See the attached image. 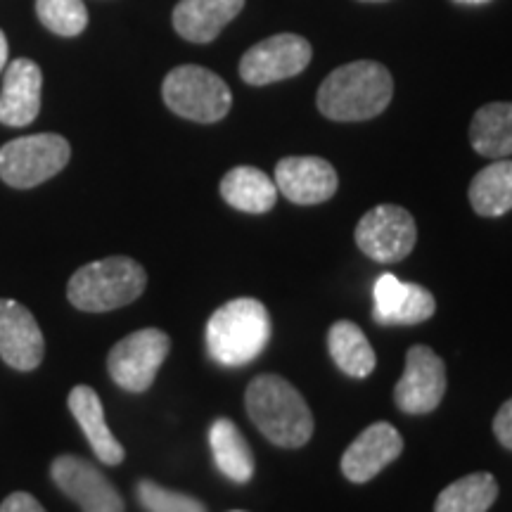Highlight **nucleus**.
<instances>
[{
  "label": "nucleus",
  "instance_id": "obj_1",
  "mask_svg": "<svg viewBox=\"0 0 512 512\" xmlns=\"http://www.w3.org/2000/svg\"><path fill=\"white\" fill-rule=\"evenodd\" d=\"M392 95V74L380 62L358 60L320 83L318 110L332 121H366L387 110Z\"/></svg>",
  "mask_w": 512,
  "mask_h": 512
},
{
  "label": "nucleus",
  "instance_id": "obj_2",
  "mask_svg": "<svg viewBox=\"0 0 512 512\" xmlns=\"http://www.w3.org/2000/svg\"><path fill=\"white\" fill-rule=\"evenodd\" d=\"M247 415L275 446L299 448L313 437V415L297 387L280 375H259L249 382Z\"/></svg>",
  "mask_w": 512,
  "mask_h": 512
},
{
  "label": "nucleus",
  "instance_id": "obj_3",
  "mask_svg": "<svg viewBox=\"0 0 512 512\" xmlns=\"http://www.w3.org/2000/svg\"><path fill=\"white\" fill-rule=\"evenodd\" d=\"M271 342V316L259 299L240 297L214 311L207 323V349L219 366L240 368Z\"/></svg>",
  "mask_w": 512,
  "mask_h": 512
},
{
  "label": "nucleus",
  "instance_id": "obj_4",
  "mask_svg": "<svg viewBox=\"0 0 512 512\" xmlns=\"http://www.w3.org/2000/svg\"><path fill=\"white\" fill-rule=\"evenodd\" d=\"M147 273L128 256H110L81 266L67 285V297L76 309L105 313L133 304L143 294Z\"/></svg>",
  "mask_w": 512,
  "mask_h": 512
},
{
  "label": "nucleus",
  "instance_id": "obj_5",
  "mask_svg": "<svg viewBox=\"0 0 512 512\" xmlns=\"http://www.w3.org/2000/svg\"><path fill=\"white\" fill-rule=\"evenodd\" d=\"M162 95L171 112L197 124L221 121L233 105V95L226 81L219 74L195 67V64H183L166 74Z\"/></svg>",
  "mask_w": 512,
  "mask_h": 512
},
{
  "label": "nucleus",
  "instance_id": "obj_6",
  "mask_svg": "<svg viewBox=\"0 0 512 512\" xmlns=\"http://www.w3.org/2000/svg\"><path fill=\"white\" fill-rule=\"evenodd\" d=\"M69 157L72 147L57 133L10 140L0 147V178L19 190L36 188L60 174Z\"/></svg>",
  "mask_w": 512,
  "mask_h": 512
},
{
  "label": "nucleus",
  "instance_id": "obj_7",
  "mask_svg": "<svg viewBox=\"0 0 512 512\" xmlns=\"http://www.w3.org/2000/svg\"><path fill=\"white\" fill-rule=\"evenodd\" d=\"M171 351V337L157 328H143L117 342L107 356L114 384L126 392H147Z\"/></svg>",
  "mask_w": 512,
  "mask_h": 512
},
{
  "label": "nucleus",
  "instance_id": "obj_8",
  "mask_svg": "<svg viewBox=\"0 0 512 512\" xmlns=\"http://www.w3.org/2000/svg\"><path fill=\"white\" fill-rule=\"evenodd\" d=\"M418 240L415 219L396 204H380L363 214L356 226V245L380 264H396L413 252Z\"/></svg>",
  "mask_w": 512,
  "mask_h": 512
},
{
  "label": "nucleus",
  "instance_id": "obj_9",
  "mask_svg": "<svg viewBox=\"0 0 512 512\" xmlns=\"http://www.w3.org/2000/svg\"><path fill=\"white\" fill-rule=\"evenodd\" d=\"M311 55V43L297 34L264 38L242 55L240 76L249 86H268V83L292 79L309 67Z\"/></svg>",
  "mask_w": 512,
  "mask_h": 512
},
{
  "label": "nucleus",
  "instance_id": "obj_10",
  "mask_svg": "<svg viewBox=\"0 0 512 512\" xmlns=\"http://www.w3.org/2000/svg\"><path fill=\"white\" fill-rule=\"evenodd\" d=\"M446 394V366L425 344L408 349L406 370L394 389L399 411L408 415L432 413Z\"/></svg>",
  "mask_w": 512,
  "mask_h": 512
},
{
  "label": "nucleus",
  "instance_id": "obj_11",
  "mask_svg": "<svg viewBox=\"0 0 512 512\" xmlns=\"http://www.w3.org/2000/svg\"><path fill=\"white\" fill-rule=\"evenodd\" d=\"M50 475L62 494L79 503L83 512H124V498L114 484L88 460L60 456L50 465Z\"/></svg>",
  "mask_w": 512,
  "mask_h": 512
},
{
  "label": "nucleus",
  "instance_id": "obj_12",
  "mask_svg": "<svg viewBox=\"0 0 512 512\" xmlns=\"http://www.w3.org/2000/svg\"><path fill=\"white\" fill-rule=\"evenodd\" d=\"M403 453V437L389 422H373L342 456V472L349 482L366 484L380 475L387 465H392Z\"/></svg>",
  "mask_w": 512,
  "mask_h": 512
},
{
  "label": "nucleus",
  "instance_id": "obj_13",
  "mask_svg": "<svg viewBox=\"0 0 512 512\" xmlns=\"http://www.w3.org/2000/svg\"><path fill=\"white\" fill-rule=\"evenodd\" d=\"M275 185L280 195L302 207L328 202L337 192L335 166L320 157H285L275 166Z\"/></svg>",
  "mask_w": 512,
  "mask_h": 512
},
{
  "label": "nucleus",
  "instance_id": "obj_14",
  "mask_svg": "<svg viewBox=\"0 0 512 512\" xmlns=\"http://www.w3.org/2000/svg\"><path fill=\"white\" fill-rule=\"evenodd\" d=\"M373 318L380 325H418L437 311L432 292L422 285L403 283L392 273H384L373 287Z\"/></svg>",
  "mask_w": 512,
  "mask_h": 512
},
{
  "label": "nucleus",
  "instance_id": "obj_15",
  "mask_svg": "<svg viewBox=\"0 0 512 512\" xmlns=\"http://www.w3.org/2000/svg\"><path fill=\"white\" fill-rule=\"evenodd\" d=\"M46 342L27 306L0 299V358L15 370L41 366Z\"/></svg>",
  "mask_w": 512,
  "mask_h": 512
},
{
  "label": "nucleus",
  "instance_id": "obj_16",
  "mask_svg": "<svg viewBox=\"0 0 512 512\" xmlns=\"http://www.w3.org/2000/svg\"><path fill=\"white\" fill-rule=\"evenodd\" d=\"M43 74L36 62L19 57L5 72L3 93H0V124L29 126L41 112Z\"/></svg>",
  "mask_w": 512,
  "mask_h": 512
},
{
  "label": "nucleus",
  "instance_id": "obj_17",
  "mask_svg": "<svg viewBox=\"0 0 512 512\" xmlns=\"http://www.w3.org/2000/svg\"><path fill=\"white\" fill-rule=\"evenodd\" d=\"M69 411L79 422V427L86 434L88 444H91L93 453L98 456L100 463L105 465H119L124 460V446L119 444L105 420V408L98 392L88 384H79L69 392Z\"/></svg>",
  "mask_w": 512,
  "mask_h": 512
},
{
  "label": "nucleus",
  "instance_id": "obj_18",
  "mask_svg": "<svg viewBox=\"0 0 512 512\" xmlns=\"http://www.w3.org/2000/svg\"><path fill=\"white\" fill-rule=\"evenodd\" d=\"M245 8V0H181L174 29L190 43H209Z\"/></svg>",
  "mask_w": 512,
  "mask_h": 512
},
{
  "label": "nucleus",
  "instance_id": "obj_19",
  "mask_svg": "<svg viewBox=\"0 0 512 512\" xmlns=\"http://www.w3.org/2000/svg\"><path fill=\"white\" fill-rule=\"evenodd\" d=\"M221 197L245 214H266L278 202V185L256 166H235L223 176Z\"/></svg>",
  "mask_w": 512,
  "mask_h": 512
},
{
  "label": "nucleus",
  "instance_id": "obj_20",
  "mask_svg": "<svg viewBox=\"0 0 512 512\" xmlns=\"http://www.w3.org/2000/svg\"><path fill=\"white\" fill-rule=\"evenodd\" d=\"M209 446L216 467L230 482L245 484L254 477V453L235 422L226 418L214 420L209 430Z\"/></svg>",
  "mask_w": 512,
  "mask_h": 512
},
{
  "label": "nucleus",
  "instance_id": "obj_21",
  "mask_svg": "<svg viewBox=\"0 0 512 512\" xmlns=\"http://www.w3.org/2000/svg\"><path fill=\"white\" fill-rule=\"evenodd\" d=\"M470 143L482 157H512V102H491L477 110L470 124Z\"/></svg>",
  "mask_w": 512,
  "mask_h": 512
},
{
  "label": "nucleus",
  "instance_id": "obj_22",
  "mask_svg": "<svg viewBox=\"0 0 512 512\" xmlns=\"http://www.w3.org/2000/svg\"><path fill=\"white\" fill-rule=\"evenodd\" d=\"M328 349L335 366L354 380H363L375 370V351L363 330L351 320H337L332 325L328 332Z\"/></svg>",
  "mask_w": 512,
  "mask_h": 512
},
{
  "label": "nucleus",
  "instance_id": "obj_23",
  "mask_svg": "<svg viewBox=\"0 0 512 512\" xmlns=\"http://www.w3.org/2000/svg\"><path fill=\"white\" fill-rule=\"evenodd\" d=\"M470 204L479 216L508 214L512 209V159H496L472 178Z\"/></svg>",
  "mask_w": 512,
  "mask_h": 512
},
{
  "label": "nucleus",
  "instance_id": "obj_24",
  "mask_svg": "<svg viewBox=\"0 0 512 512\" xmlns=\"http://www.w3.org/2000/svg\"><path fill=\"white\" fill-rule=\"evenodd\" d=\"M498 498V482L491 472H472L441 491L434 512H486Z\"/></svg>",
  "mask_w": 512,
  "mask_h": 512
},
{
  "label": "nucleus",
  "instance_id": "obj_25",
  "mask_svg": "<svg viewBox=\"0 0 512 512\" xmlns=\"http://www.w3.org/2000/svg\"><path fill=\"white\" fill-rule=\"evenodd\" d=\"M38 19L57 36H79L88 24L83 0H36Z\"/></svg>",
  "mask_w": 512,
  "mask_h": 512
},
{
  "label": "nucleus",
  "instance_id": "obj_26",
  "mask_svg": "<svg viewBox=\"0 0 512 512\" xmlns=\"http://www.w3.org/2000/svg\"><path fill=\"white\" fill-rule=\"evenodd\" d=\"M136 494L140 505L147 512H207V505L197 498L188 494H181V491L164 489L152 482V479H143L136 486Z\"/></svg>",
  "mask_w": 512,
  "mask_h": 512
},
{
  "label": "nucleus",
  "instance_id": "obj_27",
  "mask_svg": "<svg viewBox=\"0 0 512 512\" xmlns=\"http://www.w3.org/2000/svg\"><path fill=\"white\" fill-rule=\"evenodd\" d=\"M494 434L505 448H510L512 451V396L503 403L501 408H498L494 418Z\"/></svg>",
  "mask_w": 512,
  "mask_h": 512
},
{
  "label": "nucleus",
  "instance_id": "obj_28",
  "mask_svg": "<svg viewBox=\"0 0 512 512\" xmlns=\"http://www.w3.org/2000/svg\"><path fill=\"white\" fill-rule=\"evenodd\" d=\"M0 512H46V510H43V505L38 503L31 494L17 491V494L8 496L3 503H0Z\"/></svg>",
  "mask_w": 512,
  "mask_h": 512
},
{
  "label": "nucleus",
  "instance_id": "obj_29",
  "mask_svg": "<svg viewBox=\"0 0 512 512\" xmlns=\"http://www.w3.org/2000/svg\"><path fill=\"white\" fill-rule=\"evenodd\" d=\"M5 62H8V38L0 31V72H3Z\"/></svg>",
  "mask_w": 512,
  "mask_h": 512
},
{
  "label": "nucleus",
  "instance_id": "obj_30",
  "mask_svg": "<svg viewBox=\"0 0 512 512\" xmlns=\"http://www.w3.org/2000/svg\"><path fill=\"white\" fill-rule=\"evenodd\" d=\"M456 3H463V5H484V3H489V0H456Z\"/></svg>",
  "mask_w": 512,
  "mask_h": 512
},
{
  "label": "nucleus",
  "instance_id": "obj_31",
  "mask_svg": "<svg viewBox=\"0 0 512 512\" xmlns=\"http://www.w3.org/2000/svg\"><path fill=\"white\" fill-rule=\"evenodd\" d=\"M368 3H382V0H368Z\"/></svg>",
  "mask_w": 512,
  "mask_h": 512
},
{
  "label": "nucleus",
  "instance_id": "obj_32",
  "mask_svg": "<svg viewBox=\"0 0 512 512\" xmlns=\"http://www.w3.org/2000/svg\"><path fill=\"white\" fill-rule=\"evenodd\" d=\"M235 512H242V510H235Z\"/></svg>",
  "mask_w": 512,
  "mask_h": 512
}]
</instances>
